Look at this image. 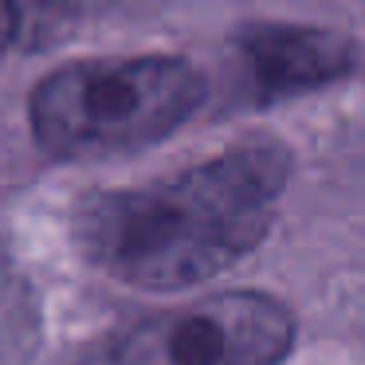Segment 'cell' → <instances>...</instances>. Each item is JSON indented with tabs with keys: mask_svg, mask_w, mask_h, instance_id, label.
I'll return each mask as SVG.
<instances>
[{
	"mask_svg": "<svg viewBox=\"0 0 365 365\" xmlns=\"http://www.w3.org/2000/svg\"><path fill=\"white\" fill-rule=\"evenodd\" d=\"M291 181L279 142H240L173 177L103 189L75 208V244L95 271L138 291H185L247 255Z\"/></svg>",
	"mask_w": 365,
	"mask_h": 365,
	"instance_id": "1",
	"label": "cell"
},
{
	"mask_svg": "<svg viewBox=\"0 0 365 365\" xmlns=\"http://www.w3.org/2000/svg\"><path fill=\"white\" fill-rule=\"evenodd\" d=\"M208 83L177 56L79 59L43 75L28 98V126L51 158H103L153 145L181 130Z\"/></svg>",
	"mask_w": 365,
	"mask_h": 365,
	"instance_id": "2",
	"label": "cell"
},
{
	"mask_svg": "<svg viewBox=\"0 0 365 365\" xmlns=\"http://www.w3.org/2000/svg\"><path fill=\"white\" fill-rule=\"evenodd\" d=\"M294 346V314L263 291H224L138 318L79 365H279Z\"/></svg>",
	"mask_w": 365,
	"mask_h": 365,
	"instance_id": "3",
	"label": "cell"
},
{
	"mask_svg": "<svg viewBox=\"0 0 365 365\" xmlns=\"http://www.w3.org/2000/svg\"><path fill=\"white\" fill-rule=\"evenodd\" d=\"M232 51L244 87L259 103L334 87L357 71V43L334 28L283 24V20L244 24L232 36Z\"/></svg>",
	"mask_w": 365,
	"mask_h": 365,
	"instance_id": "4",
	"label": "cell"
},
{
	"mask_svg": "<svg viewBox=\"0 0 365 365\" xmlns=\"http://www.w3.org/2000/svg\"><path fill=\"white\" fill-rule=\"evenodd\" d=\"M110 4L114 0H0V56L48 48Z\"/></svg>",
	"mask_w": 365,
	"mask_h": 365,
	"instance_id": "5",
	"label": "cell"
}]
</instances>
